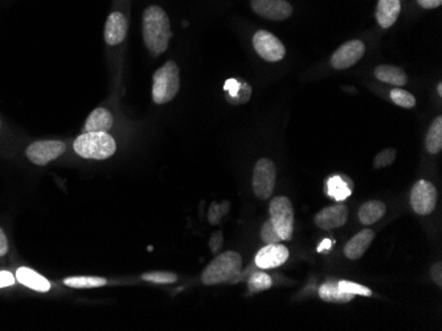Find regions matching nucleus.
<instances>
[{"label": "nucleus", "instance_id": "nucleus-1", "mask_svg": "<svg viewBox=\"0 0 442 331\" xmlns=\"http://www.w3.org/2000/svg\"><path fill=\"white\" fill-rule=\"evenodd\" d=\"M142 31L146 48L154 56L167 51L171 38V26L166 11L159 6H150L144 10Z\"/></svg>", "mask_w": 442, "mask_h": 331}, {"label": "nucleus", "instance_id": "nucleus-2", "mask_svg": "<svg viewBox=\"0 0 442 331\" xmlns=\"http://www.w3.org/2000/svg\"><path fill=\"white\" fill-rule=\"evenodd\" d=\"M73 148L84 159L105 160L116 153L117 145L107 132H84L73 143Z\"/></svg>", "mask_w": 442, "mask_h": 331}, {"label": "nucleus", "instance_id": "nucleus-3", "mask_svg": "<svg viewBox=\"0 0 442 331\" xmlns=\"http://www.w3.org/2000/svg\"><path fill=\"white\" fill-rule=\"evenodd\" d=\"M243 259L237 252L227 251L216 256L204 269L201 280L206 285H218L234 280L241 272Z\"/></svg>", "mask_w": 442, "mask_h": 331}, {"label": "nucleus", "instance_id": "nucleus-4", "mask_svg": "<svg viewBox=\"0 0 442 331\" xmlns=\"http://www.w3.org/2000/svg\"><path fill=\"white\" fill-rule=\"evenodd\" d=\"M181 90V73L174 61H169L158 69L153 78V101L156 104L169 103Z\"/></svg>", "mask_w": 442, "mask_h": 331}, {"label": "nucleus", "instance_id": "nucleus-5", "mask_svg": "<svg viewBox=\"0 0 442 331\" xmlns=\"http://www.w3.org/2000/svg\"><path fill=\"white\" fill-rule=\"evenodd\" d=\"M270 220L282 241H290L294 229V210L287 197H275L269 206Z\"/></svg>", "mask_w": 442, "mask_h": 331}, {"label": "nucleus", "instance_id": "nucleus-6", "mask_svg": "<svg viewBox=\"0 0 442 331\" xmlns=\"http://www.w3.org/2000/svg\"><path fill=\"white\" fill-rule=\"evenodd\" d=\"M277 170L273 161L261 159L253 170V191L260 200H269L273 194Z\"/></svg>", "mask_w": 442, "mask_h": 331}, {"label": "nucleus", "instance_id": "nucleus-7", "mask_svg": "<svg viewBox=\"0 0 442 331\" xmlns=\"http://www.w3.org/2000/svg\"><path fill=\"white\" fill-rule=\"evenodd\" d=\"M253 47L261 58H264L268 63H278L287 54V49L284 44L281 42V40L275 38L273 33L264 29L257 31L254 33Z\"/></svg>", "mask_w": 442, "mask_h": 331}, {"label": "nucleus", "instance_id": "nucleus-8", "mask_svg": "<svg viewBox=\"0 0 442 331\" xmlns=\"http://www.w3.org/2000/svg\"><path fill=\"white\" fill-rule=\"evenodd\" d=\"M437 204V191L434 185L420 179L413 185L411 191V206L413 211L420 216H428L430 214Z\"/></svg>", "mask_w": 442, "mask_h": 331}, {"label": "nucleus", "instance_id": "nucleus-9", "mask_svg": "<svg viewBox=\"0 0 442 331\" xmlns=\"http://www.w3.org/2000/svg\"><path fill=\"white\" fill-rule=\"evenodd\" d=\"M66 143L59 140H41L32 143L26 148V157L36 166H47L66 152Z\"/></svg>", "mask_w": 442, "mask_h": 331}, {"label": "nucleus", "instance_id": "nucleus-10", "mask_svg": "<svg viewBox=\"0 0 442 331\" xmlns=\"http://www.w3.org/2000/svg\"><path fill=\"white\" fill-rule=\"evenodd\" d=\"M365 45L360 40H351L340 45L331 56V65L334 69L343 70L358 64L365 56Z\"/></svg>", "mask_w": 442, "mask_h": 331}, {"label": "nucleus", "instance_id": "nucleus-11", "mask_svg": "<svg viewBox=\"0 0 442 331\" xmlns=\"http://www.w3.org/2000/svg\"><path fill=\"white\" fill-rule=\"evenodd\" d=\"M250 6L259 16L272 22L287 20L293 13V7L287 0H252Z\"/></svg>", "mask_w": 442, "mask_h": 331}, {"label": "nucleus", "instance_id": "nucleus-12", "mask_svg": "<svg viewBox=\"0 0 442 331\" xmlns=\"http://www.w3.org/2000/svg\"><path fill=\"white\" fill-rule=\"evenodd\" d=\"M349 209L344 204H333L322 209L315 218V225L322 229H339L347 223Z\"/></svg>", "mask_w": 442, "mask_h": 331}, {"label": "nucleus", "instance_id": "nucleus-13", "mask_svg": "<svg viewBox=\"0 0 442 331\" xmlns=\"http://www.w3.org/2000/svg\"><path fill=\"white\" fill-rule=\"evenodd\" d=\"M289 259V250L284 244H268L261 248L256 255L254 263L261 269H272L281 267Z\"/></svg>", "mask_w": 442, "mask_h": 331}, {"label": "nucleus", "instance_id": "nucleus-14", "mask_svg": "<svg viewBox=\"0 0 442 331\" xmlns=\"http://www.w3.org/2000/svg\"><path fill=\"white\" fill-rule=\"evenodd\" d=\"M128 19L122 13H112L105 24L104 38L106 44L118 45L121 44L128 35Z\"/></svg>", "mask_w": 442, "mask_h": 331}, {"label": "nucleus", "instance_id": "nucleus-15", "mask_svg": "<svg viewBox=\"0 0 442 331\" xmlns=\"http://www.w3.org/2000/svg\"><path fill=\"white\" fill-rule=\"evenodd\" d=\"M374 239H375V232L372 229H362L346 244L344 255L347 256L350 260L360 259L365 255L371 243L374 242Z\"/></svg>", "mask_w": 442, "mask_h": 331}, {"label": "nucleus", "instance_id": "nucleus-16", "mask_svg": "<svg viewBox=\"0 0 442 331\" xmlns=\"http://www.w3.org/2000/svg\"><path fill=\"white\" fill-rule=\"evenodd\" d=\"M402 13V0H379L376 8V20L379 26L384 29L396 23Z\"/></svg>", "mask_w": 442, "mask_h": 331}, {"label": "nucleus", "instance_id": "nucleus-17", "mask_svg": "<svg viewBox=\"0 0 442 331\" xmlns=\"http://www.w3.org/2000/svg\"><path fill=\"white\" fill-rule=\"evenodd\" d=\"M350 181L351 179L340 175L326 179V194L331 197L333 200H335L337 202L346 201L352 193Z\"/></svg>", "mask_w": 442, "mask_h": 331}, {"label": "nucleus", "instance_id": "nucleus-18", "mask_svg": "<svg viewBox=\"0 0 442 331\" xmlns=\"http://www.w3.org/2000/svg\"><path fill=\"white\" fill-rule=\"evenodd\" d=\"M113 127V115L104 107L96 108L88 118L84 132H107Z\"/></svg>", "mask_w": 442, "mask_h": 331}, {"label": "nucleus", "instance_id": "nucleus-19", "mask_svg": "<svg viewBox=\"0 0 442 331\" xmlns=\"http://www.w3.org/2000/svg\"><path fill=\"white\" fill-rule=\"evenodd\" d=\"M16 279L28 288L38 291V292H48L51 289V284L47 279L40 276L38 272L29 268H19L16 272Z\"/></svg>", "mask_w": 442, "mask_h": 331}, {"label": "nucleus", "instance_id": "nucleus-20", "mask_svg": "<svg viewBox=\"0 0 442 331\" xmlns=\"http://www.w3.org/2000/svg\"><path fill=\"white\" fill-rule=\"evenodd\" d=\"M386 211H387V207L381 201H368L360 206L358 211V218L362 225L371 226L384 217Z\"/></svg>", "mask_w": 442, "mask_h": 331}, {"label": "nucleus", "instance_id": "nucleus-21", "mask_svg": "<svg viewBox=\"0 0 442 331\" xmlns=\"http://www.w3.org/2000/svg\"><path fill=\"white\" fill-rule=\"evenodd\" d=\"M375 76L384 83L393 86H404L408 82V76L403 69L392 65H380L375 69Z\"/></svg>", "mask_w": 442, "mask_h": 331}, {"label": "nucleus", "instance_id": "nucleus-22", "mask_svg": "<svg viewBox=\"0 0 442 331\" xmlns=\"http://www.w3.org/2000/svg\"><path fill=\"white\" fill-rule=\"evenodd\" d=\"M319 297L326 302H334V304H346L355 298L353 294L340 291L338 284L334 281H327L319 288Z\"/></svg>", "mask_w": 442, "mask_h": 331}, {"label": "nucleus", "instance_id": "nucleus-23", "mask_svg": "<svg viewBox=\"0 0 442 331\" xmlns=\"http://www.w3.org/2000/svg\"><path fill=\"white\" fill-rule=\"evenodd\" d=\"M427 150L432 154L441 152L442 150V116H437L430 124L427 134Z\"/></svg>", "mask_w": 442, "mask_h": 331}, {"label": "nucleus", "instance_id": "nucleus-24", "mask_svg": "<svg viewBox=\"0 0 442 331\" xmlns=\"http://www.w3.org/2000/svg\"><path fill=\"white\" fill-rule=\"evenodd\" d=\"M64 284L69 288L76 289H85V288H100L107 284L106 279L96 277V276H81V277H68L64 280Z\"/></svg>", "mask_w": 442, "mask_h": 331}, {"label": "nucleus", "instance_id": "nucleus-25", "mask_svg": "<svg viewBox=\"0 0 442 331\" xmlns=\"http://www.w3.org/2000/svg\"><path fill=\"white\" fill-rule=\"evenodd\" d=\"M273 285V280L265 272H256L247 280V288L250 293H259L270 289Z\"/></svg>", "mask_w": 442, "mask_h": 331}, {"label": "nucleus", "instance_id": "nucleus-26", "mask_svg": "<svg viewBox=\"0 0 442 331\" xmlns=\"http://www.w3.org/2000/svg\"><path fill=\"white\" fill-rule=\"evenodd\" d=\"M390 99L395 104H397L399 107H403V108H413L416 106V98L403 89L390 90Z\"/></svg>", "mask_w": 442, "mask_h": 331}, {"label": "nucleus", "instance_id": "nucleus-27", "mask_svg": "<svg viewBox=\"0 0 442 331\" xmlns=\"http://www.w3.org/2000/svg\"><path fill=\"white\" fill-rule=\"evenodd\" d=\"M337 284H338L339 289L346 292V293L353 294V296H365V297H369L372 294V291L368 289L365 285H360V284L352 282V281L342 280L338 281Z\"/></svg>", "mask_w": 442, "mask_h": 331}, {"label": "nucleus", "instance_id": "nucleus-28", "mask_svg": "<svg viewBox=\"0 0 442 331\" xmlns=\"http://www.w3.org/2000/svg\"><path fill=\"white\" fill-rule=\"evenodd\" d=\"M142 280L154 284H174L178 281V276L172 272H148L142 276Z\"/></svg>", "mask_w": 442, "mask_h": 331}, {"label": "nucleus", "instance_id": "nucleus-29", "mask_svg": "<svg viewBox=\"0 0 442 331\" xmlns=\"http://www.w3.org/2000/svg\"><path fill=\"white\" fill-rule=\"evenodd\" d=\"M261 239L264 241L265 244H277V243L282 242L281 236L278 235L277 229H274L273 223L272 220H266L264 225H262V229H261Z\"/></svg>", "mask_w": 442, "mask_h": 331}, {"label": "nucleus", "instance_id": "nucleus-30", "mask_svg": "<svg viewBox=\"0 0 442 331\" xmlns=\"http://www.w3.org/2000/svg\"><path fill=\"white\" fill-rule=\"evenodd\" d=\"M396 160V150L395 148H387L377 153L374 159V166L376 169H381L386 166H390L395 163Z\"/></svg>", "mask_w": 442, "mask_h": 331}, {"label": "nucleus", "instance_id": "nucleus-31", "mask_svg": "<svg viewBox=\"0 0 442 331\" xmlns=\"http://www.w3.org/2000/svg\"><path fill=\"white\" fill-rule=\"evenodd\" d=\"M229 202H224L222 204H212L211 210H209V222L211 225H218L221 220V218L224 217L228 210H229Z\"/></svg>", "mask_w": 442, "mask_h": 331}, {"label": "nucleus", "instance_id": "nucleus-32", "mask_svg": "<svg viewBox=\"0 0 442 331\" xmlns=\"http://www.w3.org/2000/svg\"><path fill=\"white\" fill-rule=\"evenodd\" d=\"M222 242H224V236H222V232L218 231L215 232L211 239H209V250L213 252V254H218L220 251L221 247H222Z\"/></svg>", "mask_w": 442, "mask_h": 331}, {"label": "nucleus", "instance_id": "nucleus-33", "mask_svg": "<svg viewBox=\"0 0 442 331\" xmlns=\"http://www.w3.org/2000/svg\"><path fill=\"white\" fill-rule=\"evenodd\" d=\"M430 276L432 280L434 281L439 286L442 285V266L441 263H436L430 269Z\"/></svg>", "mask_w": 442, "mask_h": 331}, {"label": "nucleus", "instance_id": "nucleus-34", "mask_svg": "<svg viewBox=\"0 0 442 331\" xmlns=\"http://www.w3.org/2000/svg\"><path fill=\"white\" fill-rule=\"evenodd\" d=\"M15 284V276L7 271H0V288L11 286Z\"/></svg>", "mask_w": 442, "mask_h": 331}, {"label": "nucleus", "instance_id": "nucleus-35", "mask_svg": "<svg viewBox=\"0 0 442 331\" xmlns=\"http://www.w3.org/2000/svg\"><path fill=\"white\" fill-rule=\"evenodd\" d=\"M417 3L420 7L425 10H434L441 6L442 0H417Z\"/></svg>", "mask_w": 442, "mask_h": 331}, {"label": "nucleus", "instance_id": "nucleus-36", "mask_svg": "<svg viewBox=\"0 0 442 331\" xmlns=\"http://www.w3.org/2000/svg\"><path fill=\"white\" fill-rule=\"evenodd\" d=\"M8 252V241L4 231L0 229V256H4Z\"/></svg>", "mask_w": 442, "mask_h": 331}, {"label": "nucleus", "instance_id": "nucleus-37", "mask_svg": "<svg viewBox=\"0 0 442 331\" xmlns=\"http://www.w3.org/2000/svg\"><path fill=\"white\" fill-rule=\"evenodd\" d=\"M330 248H331V241L325 239V241L322 242V245H319V247L317 248V251H318V252H322L323 250H330Z\"/></svg>", "mask_w": 442, "mask_h": 331}, {"label": "nucleus", "instance_id": "nucleus-38", "mask_svg": "<svg viewBox=\"0 0 442 331\" xmlns=\"http://www.w3.org/2000/svg\"><path fill=\"white\" fill-rule=\"evenodd\" d=\"M437 92H439V95L441 97L442 95V83L441 82H439V85H437Z\"/></svg>", "mask_w": 442, "mask_h": 331}]
</instances>
